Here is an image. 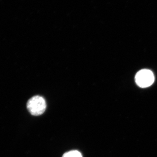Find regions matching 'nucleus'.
<instances>
[{
    "mask_svg": "<svg viewBox=\"0 0 157 157\" xmlns=\"http://www.w3.org/2000/svg\"><path fill=\"white\" fill-rule=\"evenodd\" d=\"M27 108L32 115H40L44 113L46 109V102L41 96H34L28 101Z\"/></svg>",
    "mask_w": 157,
    "mask_h": 157,
    "instance_id": "1",
    "label": "nucleus"
},
{
    "mask_svg": "<svg viewBox=\"0 0 157 157\" xmlns=\"http://www.w3.org/2000/svg\"><path fill=\"white\" fill-rule=\"evenodd\" d=\"M135 80L136 84L139 87H149L154 82V75L151 70L144 69L137 72L135 76Z\"/></svg>",
    "mask_w": 157,
    "mask_h": 157,
    "instance_id": "2",
    "label": "nucleus"
},
{
    "mask_svg": "<svg viewBox=\"0 0 157 157\" xmlns=\"http://www.w3.org/2000/svg\"><path fill=\"white\" fill-rule=\"evenodd\" d=\"M62 157H82L81 153L78 151H71L65 153Z\"/></svg>",
    "mask_w": 157,
    "mask_h": 157,
    "instance_id": "3",
    "label": "nucleus"
}]
</instances>
